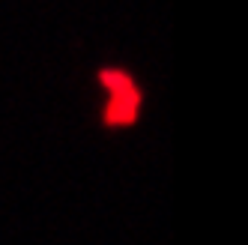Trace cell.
Returning a JSON list of instances; mask_svg holds the SVG:
<instances>
[{
	"label": "cell",
	"instance_id": "obj_1",
	"mask_svg": "<svg viewBox=\"0 0 248 245\" xmlns=\"http://www.w3.org/2000/svg\"><path fill=\"white\" fill-rule=\"evenodd\" d=\"M102 84L108 87V105H105V122L108 126H132L140 111V90L132 75L108 69L102 72Z\"/></svg>",
	"mask_w": 248,
	"mask_h": 245
}]
</instances>
